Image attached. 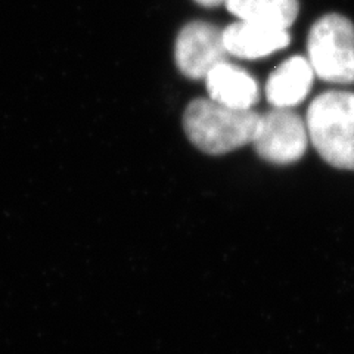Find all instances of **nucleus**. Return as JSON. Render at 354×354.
Wrapping results in <instances>:
<instances>
[{
  "instance_id": "obj_2",
  "label": "nucleus",
  "mask_w": 354,
  "mask_h": 354,
  "mask_svg": "<svg viewBox=\"0 0 354 354\" xmlns=\"http://www.w3.org/2000/svg\"><path fill=\"white\" fill-rule=\"evenodd\" d=\"M308 139L324 161L354 170V93L329 91L313 99L306 115Z\"/></svg>"
},
{
  "instance_id": "obj_7",
  "label": "nucleus",
  "mask_w": 354,
  "mask_h": 354,
  "mask_svg": "<svg viewBox=\"0 0 354 354\" xmlns=\"http://www.w3.org/2000/svg\"><path fill=\"white\" fill-rule=\"evenodd\" d=\"M207 92L212 101L234 109H251L259 102L257 80L241 66L223 61L205 75Z\"/></svg>"
},
{
  "instance_id": "obj_8",
  "label": "nucleus",
  "mask_w": 354,
  "mask_h": 354,
  "mask_svg": "<svg viewBox=\"0 0 354 354\" xmlns=\"http://www.w3.org/2000/svg\"><path fill=\"white\" fill-rule=\"evenodd\" d=\"M315 71L308 59L291 57L274 68L266 83V97L273 108H292L301 104L312 88Z\"/></svg>"
},
{
  "instance_id": "obj_9",
  "label": "nucleus",
  "mask_w": 354,
  "mask_h": 354,
  "mask_svg": "<svg viewBox=\"0 0 354 354\" xmlns=\"http://www.w3.org/2000/svg\"><path fill=\"white\" fill-rule=\"evenodd\" d=\"M232 15L242 21L259 22L288 30L298 17V0H226Z\"/></svg>"
},
{
  "instance_id": "obj_4",
  "label": "nucleus",
  "mask_w": 354,
  "mask_h": 354,
  "mask_svg": "<svg viewBox=\"0 0 354 354\" xmlns=\"http://www.w3.org/2000/svg\"><path fill=\"white\" fill-rule=\"evenodd\" d=\"M310 142L306 121L291 108H273L260 115L251 145L264 161L286 165L300 160Z\"/></svg>"
},
{
  "instance_id": "obj_5",
  "label": "nucleus",
  "mask_w": 354,
  "mask_h": 354,
  "mask_svg": "<svg viewBox=\"0 0 354 354\" xmlns=\"http://www.w3.org/2000/svg\"><path fill=\"white\" fill-rule=\"evenodd\" d=\"M226 58L223 30L209 22H189L176 39L174 61L177 68L187 79H205V75Z\"/></svg>"
},
{
  "instance_id": "obj_6",
  "label": "nucleus",
  "mask_w": 354,
  "mask_h": 354,
  "mask_svg": "<svg viewBox=\"0 0 354 354\" xmlns=\"http://www.w3.org/2000/svg\"><path fill=\"white\" fill-rule=\"evenodd\" d=\"M223 41L230 57L260 59L285 49L291 36L285 28L239 19L223 30Z\"/></svg>"
},
{
  "instance_id": "obj_1",
  "label": "nucleus",
  "mask_w": 354,
  "mask_h": 354,
  "mask_svg": "<svg viewBox=\"0 0 354 354\" xmlns=\"http://www.w3.org/2000/svg\"><path fill=\"white\" fill-rule=\"evenodd\" d=\"M260 114L234 109L212 99H195L186 106L183 130L194 145L208 155H223L251 143Z\"/></svg>"
},
{
  "instance_id": "obj_3",
  "label": "nucleus",
  "mask_w": 354,
  "mask_h": 354,
  "mask_svg": "<svg viewBox=\"0 0 354 354\" xmlns=\"http://www.w3.org/2000/svg\"><path fill=\"white\" fill-rule=\"evenodd\" d=\"M308 62L315 74L328 83H354V26L338 14L319 18L308 31Z\"/></svg>"
},
{
  "instance_id": "obj_10",
  "label": "nucleus",
  "mask_w": 354,
  "mask_h": 354,
  "mask_svg": "<svg viewBox=\"0 0 354 354\" xmlns=\"http://www.w3.org/2000/svg\"><path fill=\"white\" fill-rule=\"evenodd\" d=\"M195 2H196L198 5L205 6V8H216V6L223 5V3L226 2V0H195Z\"/></svg>"
}]
</instances>
